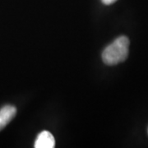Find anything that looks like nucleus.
Returning <instances> with one entry per match:
<instances>
[{
  "label": "nucleus",
  "mask_w": 148,
  "mask_h": 148,
  "mask_svg": "<svg viewBox=\"0 0 148 148\" xmlns=\"http://www.w3.org/2000/svg\"><path fill=\"white\" fill-rule=\"evenodd\" d=\"M55 147V139L48 131H43L37 136L35 147L36 148H53Z\"/></svg>",
  "instance_id": "f03ea898"
},
{
  "label": "nucleus",
  "mask_w": 148,
  "mask_h": 148,
  "mask_svg": "<svg viewBox=\"0 0 148 148\" xmlns=\"http://www.w3.org/2000/svg\"><path fill=\"white\" fill-rule=\"evenodd\" d=\"M129 40L126 36H120L109 45L102 53L103 62L107 65H116L124 62L128 56Z\"/></svg>",
  "instance_id": "f257e3e1"
},
{
  "label": "nucleus",
  "mask_w": 148,
  "mask_h": 148,
  "mask_svg": "<svg viewBox=\"0 0 148 148\" xmlns=\"http://www.w3.org/2000/svg\"><path fill=\"white\" fill-rule=\"evenodd\" d=\"M16 114V109L13 106H5L0 110V131L12 121Z\"/></svg>",
  "instance_id": "7ed1b4c3"
},
{
  "label": "nucleus",
  "mask_w": 148,
  "mask_h": 148,
  "mask_svg": "<svg viewBox=\"0 0 148 148\" xmlns=\"http://www.w3.org/2000/svg\"><path fill=\"white\" fill-rule=\"evenodd\" d=\"M101 1H102V3H103L104 4H106V5H110L112 3H115L117 0H101Z\"/></svg>",
  "instance_id": "20e7f679"
}]
</instances>
